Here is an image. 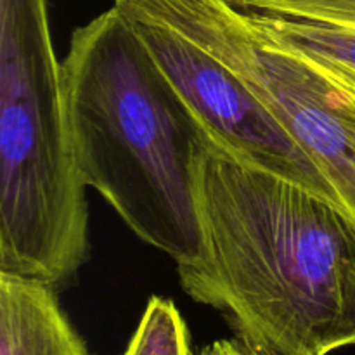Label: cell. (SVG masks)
I'll return each mask as SVG.
<instances>
[{"instance_id":"obj_9","label":"cell","mask_w":355,"mask_h":355,"mask_svg":"<svg viewBox=\"0 0 355 355\" xmlns=\"http://www.w3.org/2000/svg\"><path fill=\"white\" fill-rule=\"evenodd\" d=\"M200 355H253L239 342L238 338L236 340H217L211 345L205 347L201 350Z\"/></svg>"},{"instance_id":"obj_7","label":"cell","mask_w":355,"mask_h":355,"mask_svg":"<svg viewBox=\"0 0 355 355\" xmlns=\"http://www.w3.org/2000/svg\"><path fill=\"white\" fill-rule=\"evenodd\" d=\"M123 355H193L186 321L172 300L149 298Z\"/></svg>"},{"instance_id":"obj_1","label":"cell","mask_w":355,"mask_h":355,"mask_svg":"<svg viewBox=\"0 0 355 355\" xmlns=\"http://www.w3.org/2000/svg\"><path fill=\"white\" fill-rule=\"evenodd\" d=\"M203 252L182 290L222 312L253 355L355 345V218L286 179L207 146L196 162Z\"/></svg>"},{"instance_id":"obj_8","label":"cell","mask_w":355,"mask_h":355,"mask_svg":"<svg viewBox=\"0 0 355 355\" xmlns=\"http://www.w3.org/2000/svg\"><path fill=\"white\" fill-rule=\"evenodd\" d=\"M246 12L307 17L355 26V0H229Z\"/></svg>"},{"instance_id":"obj_5","label":"cell","mask_w":355,"mask_h":355,"mask_svg":"<svg viewBox=\"0 0 355 355\" xmlns=\"http://www.w3.org/2000/svg\"><path fill=\"white\" fill-rule=\"evenodd\" d=\"M128 21L218 153L343 207L321 170L224 62L172 28L151 21Z\"/></svg>"},{"instance_id":"obj_2","label":"cell","mask_w":355,"mask_h":355,"mask_svg":"<svg viewBox=\"0 0 355 355\" xmlns=\"http://www.w3.org/2000/svg\"><path fill=\"white\" fill-rule=\"evenodd\" d=\"M61 87L83 184L177 266L196 260V162L210 141L118 7L73 31Z\"/></svg>"},{"instance_id":"obj_3","label":"cell","mask_w":355,"mask_h":355,"mask_svg":"<svg viewBox=\"0 0 355 355\" xmlns=\"http://www.w3.org/2000/svg\"><path fill=\"white\" fill-rule=\"evenodd\" d=\"M45 0H0V272L64 283L89 252Z\"/></svg>"},{"instance_id":"obj_6","label":"cell","mask_w":355,"mask_h":355,"mask_svg":"<svg viewBox=\"0 0 355 355\" xmlns=\"http://www.w3.org/2000/svg\"><path fill=\"white\" fill-rule=\"evenodd\" d=\"M0 355H90L54 284L0 272Z\"/></svg>"},{"instance_id":"obj_4","label":"cell","mask_w":355,"mask_h":355,"mask_svg":"<svg viewBox=\"0 0 355 355\" xmlns=\"http://www.w3.org/2000/svg\"><path fill=\"white\" fill-rule=\"evenodd\" d=\"M224 62L328 179L355 218V94L257 30L229 0H114Z\"/></svg>"}]
</instances>
